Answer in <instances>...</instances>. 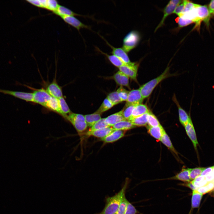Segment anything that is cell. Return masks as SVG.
<instances>
[{"label": "cell", "instance_id": "cell-23", "mask_svg": "<svg viewBox=\"0 0 214 214\" xmlns=\"http://www.w3.org/2000/svg\"><path fill=\"white\" fill-rule=\"evenodd\" d=\"M136 127L131 121L128 120L121 121L112 127L114 130H127Z\"/></svg>", "mask_w": 214, "mask_h": 214}, {"label": "cell", "instance_id": "cell-33", "mask_svg": "<svg viewBox=\"0 0 214 214\" xmlns=\"http://www.w3.org/2000/svg\"><path fill=\"white\" fill-rule=\"evenodd\" d=\"M114 106L112 103L106 97L95 112L101 114L111 108Z\"/></svg>", "mask_w": 214, "mask_h": 214}, {"label": "cell", "instance_id": "cell-20", "mask_svg": "<svg viewBox=\"0 0 214 214\" xmlns=\"http://www.w3.org/2000/svg\"><path fill=\"white\" fill-rule=\"evenodd\" d=\"M53 13L61 17L65 16H84V15L75 13L64 6L59 5L56 10Z\"/></svg>", "mask_w": 214, "mask_h": 214}, {"label": "cell", "instance_id": "cell-11", "mask_svg": "<svg viewBox=\"0 0 214 214\" xmlns=\"http://www.w3.org/2000/svg\"><path fill=\"white\" fill-rule=\"evenodd\" d=\"M184 127L186 133L192 141L195 150L197 151V147L198 144V142L195 130L191 117L188 122Z\"/></svg>", "mask_w": 214, "mask_h": 214}, {"label": "cell", "instance_id": "cell-37", "mask_svg": "<svg viewBox=\"0 0 214 214\" xmlns=\"http://www.w3.org/2000/svg\"><path fill=\"white\" fill-rule=\"evenodd\" d=\"M128 201L125 195L122 198L115 214H124L126 209Z\"/></svg>", "mask_w": 214, "mask_h": 214}, {"label": "cell", "instance_id": "cell-39", "mask_svg": "<svg viewBox=\"0 0 214 214\" xmlns=\"http://www.w3.org/2000/svg\"><path fill=\"white\" fill-rule=\"evenodd\" d=\"M175 21L178 24L179 27L180 28L187 26L193 23V22L191 20L179 16L175 19Z\"/></svg>", "mask_w": 214, "mask_h": 214}, {"label": "cell", "instance_id": "cell-7", "mask_svg": "<svg viewBox=\"0 0 214 214\" xmlns=\"http://www.w3.org/2000/svg\"><path fill=\"white\" fill-rule=\"evenodd\" d=\"M195 9L198 18L202 21L204 22L208 27L211 14L208 7L206 5H202L197 4Z\"/></svg>", "mask_w": 214, "mask_h": 214}, {"label": "cell", "instance_id": "cell-8", "mask_svg": "<svg viewBox=\"0 0 214 214\" xmlns=\"http://www.w3.org/2000/svg\"><path fill=\"white\" fill-rule=\"evenodd\" d=\"M0 93L9 95L27 102H33V93L0 89Z\"/></svg>", "mask_w": 214, "mask_h": 214}, {"label": "cell", "instance_id": "cell-49", "mask_svg": "<svg viewBox=\"0 0 214 214\" xmlns=\"http://www.w3.org/2000/svg\"><path fill=\"white\" fill-rule=\"evenodd\" d=\"M183 185L190 188L192 190H197V189L193 185L191 181L190 182H186V183H185Z\"/></svg>", "mask_w": 214, "mask_h": 214}, {"label": "cell", "instance_id": "cell-44", "mask_svg": "<svg viewBox=\"0 0 214 214\" xmlns=\"http://www.w3.org/2000/svg\"><path fill=\"white\" fill-rule=\"evenodd\" d=\"M184 8V5L183 1L182 3L177 6L176 7L174 13L178 15L182 13Z\"/></svg>", "mask_w": 214, "mask_h": 214}, {"label": "cell", "instance_id": "cell-32", "mask_svg": "<svg viewBox=\"0 0 214 214\" xmlns=\"http://www.w3.org/2000/svg\"><path fill=\"white\" fill-rule=\"evenodd\" d=\"M135 106L134 105L126 103L124 107L122 110L123 116L125 119L129 120L130 119Z\"/></svg>", "mask_w": 214, "mask_h": 214}, {"label": "cell", "instance_id": "cell-2", "mask_svg": "<svg viewBox=\"0 0 214 214\" xmlns=\"http://www.w3.org/2000/svg\"><path fill=\"white\" fill-rule=\"evenodd\" d=\"M169 68L167 67L164 72L157 77L142 85L139 89L144 99L149 97L156 86L161 81L171 75Z\"/></svg>", "mask_w": 214, "mask_h": 214}, {"label": "cell", "instance_id": "cell-47", "mask_svg": "<svg viewBox=\"0 0 214 214\" xmlns=\"http://www.w3.org/2000/svg\"><path fill=\"white\" fill-rule=\"evenodd\" d=\"M208 7L211 14H213L214 12V0L211 1L209 4Z\"/></svg>", "mask_w": 214, "mask_h": 214}, {"label": "cell", "instance_id": "cell-27", "mask_svg": "<svg viewBox=\"0 0 214 214\" xmlns=\"http://www.w3.org/2000/svg\"><path fill=\"white\" fill-rule=\"evenodd\" d=\"M175 102L178 108L179 119L180 123L184 127L188 122L190 117L187 112L180 106L179 103L175 100Z\"/></svg>", "mask_w": 214, "mask_h": 214}, {"label": "cell", "instance_id": "cell-35", "mask_svg": "<svg viewBox=\"0 0 214 214\" xmlns=\"http://www.w3.org/2000/svg\"><path fill=\"white\" fill-rule=\"evenodd\" d=\"M109 127L106 122L105 118H101L94 124L89 131H94Z\"/></svg>", "mask_w": 214, "mask_h": 214}, {"label": "cell", "instance_id": "cell-3", "mask_svg": "<svg viewBox=\"0 0 214 214\" xmlns=\"http://www.w3.org/2000/svg\"><path fill=\"white\" fill-rule=\"evenodd\" d=\"M140 39V35L136 31L129 32L123 40L122 48L127 53L130 52L138 45Z\"/></svg>", "mask_w": 214, "mask_h": 214}, {"label": "cell", "instance_id": "cell-1", "mask_svg": "<svg viewBox=\"0 0 214 214\" xmlns=\"http://www.w3.org/2000/svg\"><path fill=\"white\" fill-rule=\"evenodd\" d=\"M129 183L128 179H126L123 187L118 193L112 196L106 198L105 205L103 210L94 214H115L122 198L125 195Z\"/></svg>", "mask_w": 214, "mask_h": 214}, {"label": "cell", "instance_id": "cell-42", "mask_svg": "<svg viewBox=\"0 0 214 214\" xmlns=\"http://www.w3.org/2000/svg\"><path fill=\"white\" fill-rule=\"evenodd\" d=\"M183 2L184 5V8L182 13H185L191 10L196 6L197 4L188 0H184Z\"/></svg>", "mask_w": 214, "mask_h": 214}, {"label": "cell", "instance_id": "cell-26", "mask_svg": "<svg viewBox=\"0 0 214 214\" xmlns=\"http://www.w3.org/2000/svg\"><path fill=\"white\" fill-rule=\"evenodd\" d=\"M148 113H146L139 116L133 118L130 121L135 126H146L148 124Z\"/></svg>", "mask_w": 214, "mask_h": 214}, {"label": "cell", "instance_id": "cell-40", "mask_svg": "<svg viewBox=\"0 0 214 214\" xmlns=\"http://www.w3.org/2000/svg\"><path fill=\"white\" fill-rule=\"evenodd\" d=\"M116 91L122 101H127L129 91L124 88L122 86H120Z\"/></svg>", "mask_w": 214, "mask_h": 214}, {"label": "cell", "instance_id": "cell-29", "mask_svg": "<svg viewBox=\"0 0 214 214\" xmlns=\"http://www.w3.org/2000/svg\"><path fill=\"white\" fill-rule=\"evenodd\" d=\"M87 126L91 127L94 124L101 118V114L96 113L84 115Z\"/></svg>", "mask_w": 214, "mask_h": 214}, {"label": "cell", "instance_id": "cell-17", "mask_svg": "<svg viewBox=\"0 0 214 214\" xmlns=\"http://www.w3.org/2000/svg\"><path fill=\"white\" fill-rule=\"evenodd\" d=\"M113 78L118 85L129 88V78L120 71L114 74Z\"/></svg>", "mask_w": 214, "mask_h": 214}, {"label": "cell", "instance_id": "cell-25", "mask_svg": "<svg viewBox=\"0 0 214 214\" xmlns=\"http://www.w3.org/2000/svg\"><path fill=\"white\" fill-rule=\"evenodd\" d=\"M96 50L101 54L104 55L109 61L114 66L118 68L126 64L120 59L115 56L112 55H110L102 51L98 48H96Z\"/></svg>", "mask_w": 214, "mask_h": 214}, {"label": "cell", "instance_id": "cell-6", "mask_svg": "<svg viewBox=\"0 0 214 214\" xmlns=\"http://www.w3.org/2000/svg\"><path fill=\"white\" fill-rule=\"evenodd\" d=\"M33 93V102L43 106L51 98L52 96L46 90L43 88L34 90Z\"/></svg>", "mask_w": 214, "mask_h": 214}, {"label": "cell", "instance_id": "cell-5", "mask_svg": "<svg viewBox=\"0 0 214 214\" xmlns=\"http://www.w3.org/2000/svg\"><path fill=\"white\" fill-rule=\"evenodd\" d=\"M139 64L133 62L126 64L119 67V71L126 75L129 78L136 80Z\"/></svg>", "mask_w": 214, "mask_h": 214}, {"label": "cell", "instance_id": "cell-19", "mask_svg": "<svg viewBox=\"0 0 214 214\" xmlns=\"http://www.w3.org/2000/svg\"><path fill=\"white\" fill-rule=\"evenodd\" d=\"M105 119L109 127L112 126L117 123L125 119L123 116L122 110L108 116Z\"/></svg>", "mask_w": 214, "mask_h": 214}, {"label": "cell", "instance_id": "cell-16", "mask_svg": "<svg viewBox=\"0 0 214 214\" xmlns=\"http://www.w3.org/2000/svg\"><path fill=\"white\" fill-rule=\"evenodd\" d=\"M177 6V5L173 4L170 1H169L163 9L164 14L163 18L160 23L155 28V32L164 24L166 19L169 15L174 13Z\"/></svg>", "mask_w": 214, "mask_h": 214}, {"label": "cell", "instance_id": "cell-45", "mask_svg": "<svg viewBox=\"0 0 214 214\" xmlns=\"http://www.w3.org/2000/svg\"><path fill=\"white\" fill-rule=\"evenodd\" d=\"M191 182L193 185L197 189L205 185L208 183L205 180L200 182H196L193 180L191 181Z\"/></svg>", "mask_w": 214, "mask_h": 214}, {"label": "cell", "instance_id": "cell-10", "mask_svg": "<svg viewBox=\"0 0 214 214\" xmlns=\"http://www.w3.org/2000/svg\"><path fill=\"white\" fill-rule=\"evenodd\" d=\"M61 18L66 23L76 29L79 32L83 28L91 29L90 26L83 23L74 16H65Z\"/></svg>", "mask_w": 214, "mask_h": 214}, {"label": "cell", "instance_id": "cell-51", "mask_svg": "<svg viewBox=\"0 0 214 214\" xmlns=\"http://www.w3.org/2000/svg\"><path fill=\"white\" fill-rule=\"evenodd\" d=\"M213 173L214 175V166H213Z\"/></svg>", "mask_w": 214, "mask_h": 214}, {"label": "cell", "instance_id": "cell-43", "mask_svg": "<svg viewBox=\"0 0 214 214\" xmlns=\"http://www.w3.org/2000/svg\"><path fill=\"white\" fill-rule=\"evenodd\" d=\"M140 213L135 207L128 201L126 210L124 214H137Z\"/></svg>", "mask_w": 214, "mask_h": 214}, {"label": "cell", "instance_id": "cell-36", "mask_svg": "<svg viewBox=\"0 0 214 214\" xmlns=\"http://www.w3.org/2000/svg\"><path fill=\"white\" fill-rule=\"evenodd\" d=\"M205 169L204 167H198L193 168H189L190 176L192 181L196 177L201 175L203 171Z\"/></svg>", "mask_w": 214, "mask_h": 214}, {"label": "cell", "instance_id": "cell-4", "mask_svg": "<svg viewBox=\"0 0 214 214\" xmlns=\"http://www.w3.org/2000/svg\"><path fill=\"white\" fill-rule=\"evenodd\" d=\"M66 117L78 133H82L86 129L88 126L84 115L71 113Z\"/></svg>", "mask_w": 214, "mask_h": 214}, {"label": "cell", "instance_id": "cell-24", "mask_svg": "<svg viewBox=\"0 0 214 214\" xmlns=\"http://www.w3.org/2000/svg\"><path fill=\"white\" fill-rule=\"evenodd\" d=\"M150 111L147 106L142 103L135 106L133 109L132 117L129 120L131 119L137 117L146 113H148Z\"/></svg>", "mask_w": 214, "mask_h": 214}, {"label": "cell", "instance_id": "cell-46", "mask_svg": "<svg viewBox=\"0 0 214 214\" xmlns=\"http://www.w3.org/2000/svg\"><path fill=\"white\" fill-rule=\"evenodd\" d=\"M213 166L205 169L203 171L201 175L205 177L213 172Z\"/></svg>", "mask_w": 214, "mask_h": 214}, {"label": "cell", "instance_id": "cell-50", "mask_svg": "<svg viewBox=\"0 0 214 214\" xmlns=\"http://www.w3.org/2000/svg\"><path fill=\"white\" fill-rule=\"evenodd\" d=\"M205 177L204 176L200 175L196 177L193 180L196 182H200L204 180Z\"/></svg>", "mask_w": 214, "mask_h": 214}, {"label": "cell", "instance_id": "cell-12", "mask_svg": "<svg viewBox=\"0 0 214 214\" xmlns=\"http://www.w3.org/2000/svg\"><path fill=\"white\" fill-rule=\"evenodd\" d=\"M144 100L139 89H133L129 92L126 103L136 105L142 103Z\"/></svg>", "mask_w": 214, "mask_h": 214}, {"label": "cell", "instance_id": "cell-48", "mask_svg": "<svg viewBox=\"0 0 214 214\" xmlns=\"http://www.w3.org/2000/svg\"><path fill=\"white\" fill-rule=\"evenodd\" d=\"M205 179L207 182H211L214 180V175L212 172L205 177Z\"/></svg>", "mask_w": 214, "mask_h": 214}, {"label": "cell", "instance_id": "cell-34", "mask_svg": "<svg viewBox=\"0 0 214 214\" xmlns=\"http://www.w3.org/2000/svg\"><path fill=\"white\" fill-rule=\"evenodd\" d=\"M147 124L148 126L151 127H156L161 125L155 116L150 111L148 113Z\"/></svg>", "mask_w": 214, "mask_h": 214}, {"label": "cell", "instance_id": "cell-21", "mask_svg": "<svg viewBox=\"0 0 214 214\" xmlns=\"http://www.w3.org/2000/svg\"><path fill=\"white\" fill-rule=\"evenodd\" d=\"M148 132L153 137L158 140H160L165 131L161 125L156 127L147 126Z\"/></svg>", "mask_w": 214, "mask_h": 214}, {"label": "cell", "instance_id": "cell-13", "mask_svg": "<svg viewBox=\"0 0 214 214\" xmlns=\"http://www.w3.org/2000/svg\"><path fill=\"white\" fill-rule=\"evenodd\" d=\"M46 90L52 97L59 99L63 97L62 88L55 79L48 86Z\"/></svg>", "mask_w": 214, "mask_h": 214}, {"label": "cell", "instance_id": "cell-9", "mask_svg": "<svg viewBox=\"0 0 214 214\" xmlns=\"http://www.w3.org/2000/svg\"><path fill=\"white\" fill-rule=\"evenodd\" d=\"M101 37L103 38L108 45L112 49V51L111 53V54L118 57L126 64H130L131 63L128 56L127 53L122 48H117L114 47L110 44L103 37Z\"/></svg>", "mask_w": 214, "mask_h": 214}, {"label": "cell", "instance_id": "cell-18", "mask_svg": "<svg viewBox=\"0 0 214 214\" xmlns=\"http://www.w3.org/2000/svg\"><path fill=\"white\" fill-rule=\"evenodd\" d=\"M168 179L178 180L185 183L190 182L192 180L190 176L189 168H183L175 176Z\"/></svg>", "mask_w": 214, "mask_h": 214}, {"label": "cell", "instance_id": "cell-28", "mask_svg": "<svg viewBox=\"0 0 214 214\" xmlns=\"http://www.w3.org/2000/svg\"><path fill=\"white\" fill-rule=\"evenodd\" d=\"M203 194L199 193L196 190H192L191 200V206L192 209L198 208Z\"/></svg>", "mask_w": 214, "mask_h": 214}, {"label": "cell", "instance_id": "cell-31", "mask_svg": "<svg viewBox=\"0 0 214 214\" xmlns=\"http://www.w3.org/2000/svg\"><path fill=\"white\" fill-rule=\"evenodd\" d=\"M58 99L62 115L66 117L67 114H69L71 113L70 110L64 98L63 97Z\"/></svg>", "mask_w": 214, "mask_h": 214}, {"label": "cell", "instance_id": "cell-14", "mask_svg": "<svg viewBox=\"0 0 214 214\" xmlns=\"http://www.w3.org/2000/svg\"><path fill=\"white\" fill-rule=\"evenodd\" d=\"M125 132L124 130H114L107 136L101 139V140L105 143H113L123 137Z\"/></svg>", "mask_w": 214, "mask_h": 214}, {"label": "cell", "instance_id": "cell-52", "mask_svg": "<svg viewBox=\"0 0 214 214\" xmlns=\"http://www.w3.org/2000/svg\"><path fill=\"white\" fill-rule=\"evenodd\" d=\"M213 14H214V12Z\"/></svg>", "mask_w": 214, "mask_h": 214}, {"label": "cell", "instance_id": "cell-22", "mask_svg": "<svg viewBox=\"0 0 214 214\" xmlns=\"http://www.w3.org/2000/svg\"><path fill=\"white\" fill-rule=\"evenodd\" d=\"M44 106L62 115L58 99L57 98L51 97Z\"/></svg>", "mask_w": 214, "mask_h": 214}, {"label": "cell", "instance_id": "cell-41", "mask_svg": "<svg viewBox=\"0 0 214 214\" xmlns=\"http://www.w3.org/2000/svg\"><path fill=\"white\" fill-rule=\"evenodd\" d=\"M59 4L58 1L55 0H47L46 9L54 12L57 9Z\"/></svg>", "mask_w": 214, "mask_h": 214}, {"label": "cell", "instance_id": "cell-30", "mask_svg": "<svg viewBox=\"0 0 214 214\" xmlns=\"http://www.w3.org/2000/svg\"><path fill=\"white\" fill-rule=\"evenodd\" d=\"M160 141L170 150L178 156V153L174 148L168 135L164 132Z\"/></svg>", "mask_w": 214, "mask_h": 214}, {"label": "cell", "instance_id": "cell-15", "mask_svg": "<svg viewBox=\"0 0 214 214\" xmlns=\"http://www.w3.org/2000/svg\"><path fill=\"white\" fill-rule=\"evenodd\" d=\"M113 130L112 127H108L94 131L89 130L86 134L88 136H92L102 139L107 136Z\"/></svg>", "mask_w": 214, "mask_h": 214}, {"label": "cell", "instance_id": "cell-38", "mask_svg": "<svg viewBox=\"0 0 214 214\" xmlns=\"http://www.w3.org/2000/svg\"><path fill=\"white\" fill-rule=\"evenodd\" d=\"M107 98L114 105L117 104L122 102L117 91L109 93Z\"/></svg>", "mask_w": 214, "mask_h": 214}]
</instances>
